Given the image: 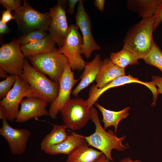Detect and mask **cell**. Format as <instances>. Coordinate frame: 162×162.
Here are the masks:
<instances>
[{"mask_svg":"<svg viewBox=\"0 0 162 162\" xmlns=\"http://www.w3.org/2000/svg\"><path fill=\"white\" fill-rule=\"evenodd\" d=\"M153 30H155L162 22V2L154 16Z\"/></svg>","mask_w":162,"mask_h":162,"instance_id":"29","label":"cell"},{"mask_svg":"<svg viewBox=\"0 0 162 162\" xmlns=\"http://www.w3.org/2000/svg\"><path fill=\"white\" fill-rule=\"evenodd\" d=\"M108 159L104 154H102L95 162H110Z\"/></svg>","mask_w":162,"mask_h":162,"instance_id":"35","label":"cell"},{"mask_svg":"<svg viewBox=\"0 0 162 162\" xmlns=\"http://www.w3.org/2000/svg\"><path fill=\"white\" fill-rule=\"evenodd\" d=\"M8 73L5 71L0 68V76L1 78H6L8 76Z\"/></svg>","mask_w":162,"mask_h":162,"instance_id":"38","label":"cell"},{"mask_svg":"<svg viewBox=\"0 0 162 162\" xmlns=\"http://www.w3.org/2000/svg\"><path fill=\"white\" fill-rule=\"evenodd\" d=\"M105 0H95L94 2L95 6L100 11L102 12L104 9V5Z\"/></svg>","mask_w":162,"mask_h":162,"instance_id":"34","label":"cell"},{"mask_svg":"<svg viewBox=\"0 0 162 162\" xmlns=\"http://www.w3.org/2000/svg\"><path fill=\"white\" fill-rule=\"evenodd\" d=\"M7 121H2V125L0 129V135L7 142L12 154H22L26 150L31 132L27 129L14 128Z\"/></svg>","mask_w":162,"mask_h":162,"instance_id":"12","label":"cell"},{"mask_svg":"<svg viewBox=\"0 0 162 162\" xmlns=\"http://www.w3.org/2000/svg\"><path fill=\"white\" fill-rule=\"evenodd\" d=\"M154 22V16L142 18L128 30L124 38L123 48L131 52L138 59H143L151 49Z\"/></svg>","mask_w":162,"mask_h":162,"instance_id":"1","label":"cell"},{"mask_svg":"<svg viewBox=\"0 0 162 162\" xmlns=\"http://www.w3.org/2000/svg\"><path fill=\"white\" fill-rule=\"evenodd\" d=\"M64 124L54 125L51 131L43 139L41 144V149H46L57 145L65 140L68 135Z\"/></svg>","mask_w":162,"mask_h":162,"instance_id":"23","label":"cell"},{"mask_svg":"<svg viewBox=\"0 0 162 162\" xmlns=\"http://www.w3.org/2000/svg\"><path fill=\"white\" fill-rule=\"evenodd\" d=\"M162 2V0H128L127 6L129 10L144 18L153 16Z\"/></svg>","mask_w":162,"mask_h":162,"instance_id":"19","label":"cell"},{"mask_svg":"<svg viewBox=\"0 0 162 162\" xmlns=\"http://www.w3.org/2000/svg\"><path fill=\"white\" fill-rule=\"evenodd\" d=\"M125 69L113 63L109 58L104 59L95 81L96 86L101 88L117 78L125 75Z\"/></svg>","mask_w":162,"mask_h":162,"instance_id":"17","label":"cell"},{"mask_svg":"<svg viewBox=\"0 0 162 162\" xmlns=\"http://www.w3.org/2000/svg\"><path fill=\"white\" fill-rule=\"evenodd\" d=\"M67 128L79 130L91 120L90 110L82 98L70 99L60 112Z\"/></svg>","mask_w":162,"mask_h":162,"instance_id":"6","label":"cell"},{"mask_svg":"<svg viewBox=\"0 0 162 162\" xmlns=\"http://www.w3.org/2000/svg\"><path fill=\"white\" fill-rule=\"evenodd\" d=\"M110 59L113 63L124 69L128 65H136L139 63L135 56L124 48L118 52L111 53Z\"/></svg>","mask_w":162,"mask_h":162,"instance_id":"24","label":"cell"},{"mask_svg":"<svg viewBox=\"0 0 162 162\" xmlns=\"http://www.w3.org/2000/svg\"><path fill=\"white\" fill-rule=\"evenodd\" d=\"M0 3L4 8L11 11H15L21 6L20 0H0Z\"/></svg>","mask_w":162,"mask_h":162,"instance_id":"28","label":"cell"},{"mask_svg":"<svg viewBox=\"0 0 162 162\" xmlns=\"http://www.w3.org/2000/svg\"><path fill=\"white\" fill-rule=\"evenodd\" d=\"M14 16L18 25L26 33L39 29L48 31L51 21L49 12L41 13L25 1L14 11Z\"/></svg>","mask_w":162,"mask_h":162,"instance_id":"5","label":"cell"},{"mask_svg":"<svg viewBox=\"0 0 162 162\" xmlns=\"http://www.w3.org/2000/svg\"><path fill=\"white\" fill-rule=\"evenodd\" d=\"M9 31V28L7 24L4 23L0 20V36L7 33Z\"/></svg>","mask_w":162,"mask_h":162,"instance_id":"33","label":"cell"},{"mask_svg":"<svg viewBox=\"0 0 162 162\" xmlns=\"http://www.w3.org/2000/svg\"><path fill=\"white\" fill-rule=\"evenodd\" d=\"M152 82L156 86H158V94H162V77L159 76H153L152 77Z\"/></svg>","mask_w":162,"mask_h":162,"instance_id":"31","label":"cell"},{"mask_svg":"<svg viewBox=\"0 0 162 162\" xmlns=\"http://www.w3.org/2000/svg\"><path fill=\"white\" fill-rule=\"evenodd\" d=\"M87 142L84 136L72 132L64 141L48 148L44 151L51 155H68L82 144Z\"/></svg>","mask_w":162,"mask_h":162,"instance_id":"18","label":"cell"},{"mask_svg":"<svg viewBox=\"0 0 162 162\" xmlns=\"http://www.w3.org/2000/svg\"><path fill=\"white\" fill-rule=\"evenodd\" d=\"M143 60L146 64L157 67L162 72V51L154 40L150 52Z\"/></svg>","mask_w":162,"mask_h":162,"instance_id":"25","label":"cell"},{"mask_svg":"<svg viewBox=\"0 0 162 162\" xmlns=\"http://www.w3.org/2000/svg\"><path fill=\"white\" fill-rule=\"evenodd\" d=\"M47 103L46 101L36 97L22 100L15 122L23 123L33 118L49 116V112L46 110Z\"/></svg>","mask_w":162,"mask_h":162,"instance_id":"15","label":"cell"},{"mask_svg":"<svg viewBox=\"0 0 162 162\" xmlns=\"http://www.w3.org/2000/svg\"><path fill=\"white\" fill-rule=\"evenodd\" d=\"M94 104L102 114L103 118L101 121L104 123V128L106 130L109 127L112 126L114 128L115 133L117 131L120 121L126 118L129 114L128 111L130 109V107H126L119 111H114L106 109L98 104L95 103Z\"/></svg>","mask_w":162,"mask_h":162,"instance_id":"22","label":"cell"},{"mask_svg":"<svg viewBox=\"0 0 162 162\" xmlns=\"http://www.w3.org/2000/svg\"><path fill=\"white\" fill-rule=\"evenodd\" d=\"M79 0H69L68 1V8L67 12L68 13L72 15L74 12L75 5L78 3Z\"/></svg>","mask_w":162,"mask_h":162,"instance_id":"32","label":"cell"},{"mask_svg":"<svg viewBox=\"0 0 162 162\" xmlns=\"http://www.w3.org/2000/svg\"><path fill=\"white\" fill-rule=\"evenodd\" d=\"M57 2L56 5L50 8L51 21L48 31L54 42L60 47L63 44L69 26L65 10Z\"/></svg>","mask_w":162,"mask_h":162,"instance_id":"13","label":"cell"},{"mask_svg":"<svg viewBox=\"0 0 162 162\" xmlns=\"http://www.w3.org/2000/svg\"><path fill=\"white\" fill-rule=\"evenodd\" d=\"M118 162H142L139 160H133L129 157H126L124 158Z\"/></svg>","mask_w":162,"mask_h":162,"instance_id":"37","label":"cell"},{"mask_svg":"<svg viewBox=\"0 0 162 162\" xmlns=\"http://www.w3.org/2000/svg\"><path fill=\"white\" fill-rule=\"evenodd\" d=\"M136 83L144 85L147 87L152 93H155L157 88L155 84L152 82H143L138 78L133 77L130 74L124 75L117 78L110 82L101 88L97 87L94 85L90 88L89 91V97L86 100L87 106L90 109L95 103L100 96L105 91L111 88L123 86L126 84Z\"/></svg>","mask_w":162,"mask_h":162,"instance_id":"14","label":"cell"},{"mask_svg":"<svg viewBox=\"0 0 162 162\" xmlns=\"http://www.w3.org/2000/svg\"><path fill=\"white\" fill-rule=\"evenodd\" d=\"M75 18L76 25L80 28L82 35L81 53L84 54L85 57L88 59L91 57L93 52L99 50L101 48L93 37L91 30V21L85 10L82 0H80L77 3Z\"/></svg>","mask_w":162,"mask_h":162,"instance_id":"10","label":"cell"},{"mask_svg":"<svg viewBox=\"0 0 162 162\" xmlns=\"http://www.w3.org/2000/svg\"><path fill=\"white\" fill-rule=\"evenodd\" d=\"M78 28L76 25L69 26L63 44L58 50L67 58L71 69L80 71L84 69L86 62L81 55L82 37Z\"/></svg>","mask_w":162,"mask_h":162,"instance_id":"7","label":"cell"},{"mask_svg":"<svg viewBox=\"0 0 162 162\" xmlns=\"http://www.w3.org/2000/svg\"><path fill=\"white\" fill-rule=\"evenodd\" d=\"M102 62L100 56L98 54L95 56L91 62H86L84 70L80 76L81 81L72 92L74 96L77 97L81 90L87 87L95 80Z\"/></svg>","mask_w":162,"mask_h":162,"instance_id":"16","label":"cell"},{"mask_svg":"<svg viewBox=\"0 0 162 162\" xmlns=\"http://www.w3.org/2000/svg\"><path fill=\"white\" fill-rule=\"evenodd\" d=\"M55 44L51 36L48 34L40 40L20 46V48L25 57L28 58L50 52L55 48Z\"/></svg>","mask_w":162,"mask_h":162,"instance_id":"20","label":"cell"},{"mask_svg":"<svg viewBox=\"0 0 162 162\" xmlns=\"http://www.w3.org/2000/svg\"><path fill=\"white\" fill-rule=\"evenodd\" d=\"M25 57L16 40L3 44L0 48V68L10 75L20 76L23 71Z\"/></svg>","mask_w":162,"mask_h":162,"instance_id":"9","label":"cell"},{"mask_svg":"<svg viewBox=\"0 0 162 162\" xmlns=\"http://www.w3.org/2000/svg\"><path fill=\"white\" fill-rule=\"evenodd\" d=\"M16 75H10L6 79L0 82V98H4L12 89L16 78Z\"/></svg>","mask_w":162,"mask_h":162,"instance_id":"27","label":"cell"},{"mask_svg":"<svg viewBox=\"0 0 162 162\" xmlns=\"http://www.w3.org/2000/svg\"><path fill=\"white\" fill-rule=\"evenodd\" d=\"M89 146L87 142L81 145L68 155L66 162H95L103 153Z\"/></svg>","mask_w":162,"mask_h":162,"instance_id":"21","label":"cell"},{"mask_svg":"<svg viewBox=\"0 0 162 162\" xmlns=\"http://www.w3.org/2000/svg\"><path fill=\"white\" fill-rule=\"evenodd\" d=\"M1 12L2 17L0 20L3 23L7 24L10 21L15 19V17L11 14V11L6 10Z\"/></svg>","mask_w":162,"mask_h":162,"instance_id":"30","label":"cell"},{"mask_svg":"<svg viewBox=\"0 0 162 162\" xmlns=\"http://www.w3.org/2000/svg\"><path fill=\"white\" fill-rule=\"evenodd\" d=\"M23 70V73L20 76L28 83L35 96L43 99L48 103H52L58 95L59 83L36 70L26 59Z\"/></svg>","mask_w":162,"mask_h":162,"instance_id":"3","label":"cell"},{"mask_svg":"<svg viewBox=\"0 0 162 162\" xmlns=\"http://www.w3.org/2000/svg\"><path fill=\"white\" fill-rule=\"evenodd\" d=\"M46 32L42 29L35 30L26 33L16 40L20 46L25 45L44 38L48 35Z\"/></svg>","mask_w":162,"mask_h":162,"instance_id":"26","label":"cell"},{"mask_svg":"<svg viewBox=\"0 0 162 162\" xmlns=\"http://www.w3.org/2000/svg\"><path fill=\"white\" fill-rule=\"evenodd\" d=\"M32 66L38 71L47 75L51 80L58 83L69 64L67 58L56 47L52 51L28 58Z\"/></svg>","mask_w":162,"mask_h":162,"instance_id":"4","label":"cell"},{"mask_svg":"<svg viewBox=\"0 0 162 162\" xmlns=\"http://www.w3.org/2000/svg\"><path fill=\"white\" fill-rule=\"evenodd\" d=\"M90 110L91 120L95 124V130L90 135L84 137L89 146L97 149L110 161H113L111 155L112 149L124 151L129 148L128 144L124 145L123 143L126 136L124 135L118 137L112 130L106 131L101 125L96 109L93 106Z\"/></svg>","mask_w":162,"mask_h":162,"instance_id":"2","label":"cell"},{"mask_svg":"<svg viewBox=\"0 0 162 162\" xmlns=\"http://www.w3.org/2000/svg\"><path fill=\"white\" fill-rule=\"evenodd\" d=\"M69 64L67 65L59 82L58 95L50 104L49 110V116L52 119L56 118L57 115L71 99L70 95L73 87L79 80L74 79V72Z\"/></svg>","mask_w":162,"mask_h":162,"instance_id":"11","label":"cell"},{"mask_svg":"<svg viewBox=\"0 0 162 162\" xmlns=\"http://www.w3.org/2000/svg\"><path fill=\"white\" fill-rule=\"evenodd\" d=\"M36 97L28 83L19 76L6 96L0 101V106L5 111L7 120L13 122L19 112V106L24 97Z\"/></svg>","mask_w":162,"mask_h":162,"instance_id":"8","label":"cell"},{"mask_svg":"<svg viewBox=\"0 0 162 162\" xmlns=\"http://www.w3.org/2000/svg\"><path fill=\"white\" fill-rule=\"evenodd\" d=\"M0 118L2 121L7 120L5 112L2 107L0 106Z\"/></svg>","mask_w":162,"mask_h":162,"instance_id":"36","label":"cell"}]
</instances>
